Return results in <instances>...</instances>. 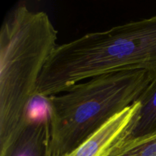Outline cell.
I'll return each mask as SVG.
<instances>
[{"label":"cell","instance_id":"7a4b0ae2","mask_svg":"<svg viewBox=\"0 0 156 156\" xmlns=\"http://www.w3.org/2000/svg\"><path fill=\"white\" fill-rule=\"evenodd\" d=\"M57 30L44 12L24 4L6 15L0 29V153L28 120L38 80L58 44Z\"/></svg>","mask_w":156,"mask_h":156},{"label":"cell","instance_id":"5b68a950","mask_svg":"<svg viewBox=\"0 0 156 156\" xmlns=\"http://www.w3.org/2000/svg\"><path fill=\"white\" fill-rule=\"evenodd\" d=\"M48 139L47 117L39 120L28 118L13 144L0 156H47Z\"/></svg>","mask_w":156,"mask_h":156},{"label":"cell","instance_id":"277c9868","mask_svg":"<svg viewBox=\"0 0 156 156\" xmlns=\"http://www.w3.org/2000/svg\"><path fill=\"white\" fill-rule=\"evenodd\" d=\"M139 109L136 101L66 156H111L130 137Z\"/></svg>","mask_w":156,"mask_h":156},{"label":"cell","instance_id":"6da1fadb","mask_svg":"<svg viewBox=\"0 0 156 156\" xmlns=\"http://www.w3.org/2000/svg\"><path fill=\"white\" fill-rule=\"evenodd\" d=\"M133 70L156 75V15L58 45L41 73L36 97L45 99L82 80Z\"/></svg>","mask_w":156,"mask_h":156},{"label":"cell","instance_id":"3957f363","mask_svg":"<svg viewBox=\"0 0 156 156\" xmlns=\"http://www.w3.org/2000/svg\"><path fill=\"white\" fill-rule=\"evenodd\" d=\"M156 75L146 70L101 75L45 98L47 156H66L135 103Z\"/></svg>","mask_w":156,"mask_h":156},{"label":"cell","instance_id":"8992f818","mask_svg":"<svg viewBox=\"0 0 156 156\" xmlns=\"http://www.w3.org/2000/svg\"><path fill=\"white\" fill-rule=\"evenodd\" d=\"M140 109L129 140L147 136L156 133V76L136 101Z\"/></svg>","mask_w":156,"mask_h":156},{"label":"cell","instance_id":"52a82bcc","mask_svg":"<svg viewBox=\"0 0 156 156\" xmlns=\"http://www.w3.org/2000/svg\"><path fill=\"white\" fill-rule=\"evenodd\" d=\"M111 156H156V133L126 140Z\"/></svg>","mask_w":156,"mask_h":156}]
</instances>
